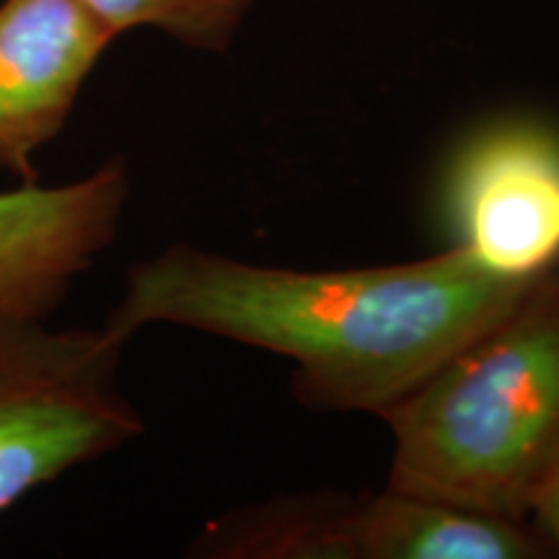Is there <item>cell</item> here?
I'll return each mask as SVG.
<instances>
[{"instance_id": "cell-10", "label": "cell", "mask_w": 559, "mask_h": 559, "mask_svg": "<svg viewBox=\"0 0 559 559\" xmlns=\"http://www.w3.org/2000/svg\"><path fill=\"white\" fill-rule=\"evenodd\" d=\"M528 523L534 526L536 534H539L549 557H559V469L555 474V479L549 481V487L544 489L542 500L536 502Z\"/></svg>"}, {"instance_id": "cell-8", "label": "cell", "mask_w": 559, "mask_h": 559, "mask_svg": "<svg viewBox=\"0 0 559 559\" xmlns=\"http://www.w3.org/2000/svg\"><path fill=\"white\" fill-rule=\"evenodd\" d=\"M353 502L334 492L296 495L239 508L210 521L192 557L210 559H353Z\"/></svg>"}, {"instance_id": "cell-6", "label": "cell", "mask_w": 559, "mask_h": 559, "mask_svg": "<svg viewBox=\"0 0 559 559\" xmlns=\"http://www.w3.org/2000/svg\"><path fill=\"white\" fill-rule=\"evenodd\" d=\"M111 41L81 0L0 3V171L39 181L34 158L66 130Z\"/></svg>"}, {"instance_id": "cell-1", "label": "cell", "mask_w": 559, "mask_h": 559, "mask_svg": "<svg viewBox=\"0 0 559 559\" xmlns=\"http://www.w3.org/2000/svg\"><path fill=\"white\" fill-rule=\"evenodd\" d=\"M534 280L492 275L456 243L353 270L272 267L171 243L132 264L102 326L124 345L169 324L264 349L290 360L304 407L381 417Z\"/></svg>"}, {"instance_id": "cell-3", "label": "cell", "mask_w": 559, "mask_h": 559, "mask_svg": "<svg viewBox=\"0 0 559 559\" xmlns=\"http://www.w3.org/2000/svg\"><path fill=\"white\" fill-rule=\"evenodd\" d=\"M122 349L104 326L0 319V515L143 436L120 386Z\"/></svg>"}, {"instance_id": "cell-9", "label": "cell", "mask_w": 559, "mask_h": 559, "mask_svg": "<svg viewBox=\"0 0 559 559\" xmlns=\"http://www.w3.org/2000/svg\"><path fill=\"white\" fill-rule=\"evenodd\" d=\"M117 37L153 29L198 52H226L254 0H81Z\"/></svg>"}, {"instance_id": "cell-7", "label": "cell", "mask_w": 559, "mask_h": 559, "mask_svg": "<svg viewBox=\"0 0 559 559\" xmlns=\"http://www.w3.org/2000/svg\"><path fill=\"white\" fill-rule=\"evenodd\" d=\"M534 526L383 487L355 498L353 559H547Z\"/></svg>"}, {"instance_id": "cell-5", "label": "cell", "mask_w": 559, "mask_h": 559, "mask_svg": "<svg viewBox=\"0 0 559 559\" xmlns=\"http://www.w3.org/2000/svg\"><path fill=\"white\" fill-rule=\"evenodd\" d=\"M130 192L124 156L66 185L0 190V319L50 321L115 243Z\"/></svg>"}, {"instance_id": "cell-2", "label": "cell", "mask_w": 559, "mask_h": 559, "mask_svg": "<svg viewBox=\"0 0 559 559\" xmlns=\"http://www.w3.org/2000/svg\"><path fill=\"white\" fill-rule=\"evenodd\" d=\"M381 419L386 487L528 523L559 469V264Z\"/></svg>"}, {"instance_id": "cell-4", "label": "cell", "mask_w": 559, "mask_h": 559, "mask_svg": "<svg viewBox=\"0 0 559 559\" xmlns=\"http://www.w3.org/2000/svg\"><path fill=\"white\" fill-rule=\"evenodd\" d=\"M443 205L456 247L506 280L559 264V128L536 117L489 122L453 153Z\"/></svg>"}]
</instances>
